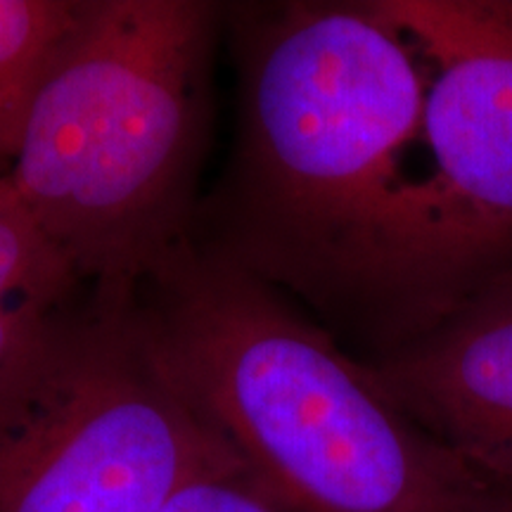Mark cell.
Here are the masks:
<instances>
[{
  "instance_id": "obj_1",
  "label": "cell",
  "mask_w": 512,
  "mask_h": 512,
  "mask_svg": "<svg viewBox=\"0 0 512 512\" xmlns=\"http://www.w3.org/2000/svg\"><path fill=\"white\" fill-rule=\"evenodd\" d=\"M238 64L226 174L190 245L290 294L366 347L420 133L427 69L368 3L223 5Z\"/></svg>"
},
{
  "instance_id": "obj_2",
  "label": "cell",
  "mask_w": 512,
  "mask_h": 512,
  "mask_svg": "<svg viewBox=\"0 0 512 512\" xmlns=\"http://www.w3.org/2000/svg\"><path fill=\"white\" fill-rule=\"evenodd\" d=\"M185 401L294 512H512V494L422 430L287 294L190 242L136 287Z\"/></svg>"
},
{
  "instance_id": "obj_3",
  "label": "cell",
  "mask_w": 512,
  "mask_h": 512,
  "mask_svg": "<svg viewBox=\"0 0 512 512\" xmlns=\"http://www.w3.org/2000/svg\"><path fill=\"white\" fill-rule=\"evenodd\" d=\"M223 5L79 0L50 50L8 181L88 287L136 290L190 242Z\"/></svg>"
},
{
  "instance_id": "obj_4",
  "label": "cell",
  "mask_w": 512,
  "mask_h": 512,
  "mask_svg": "<svg viewBox=\"0 0 512 512\" xmlns=\"http://www.w3.org/2000/svg\"><path fill=\"white\" fill-rule=\"evenodd\" d=\"M427 69L373 318V361L512 273V3L373 0Z\"/></svg>"
},
{
  "instance_id": "obj_5",
  "label": "cell",
  "mask_w": 512,
  "mask_h": 512,
  "mask_svg": "<svg viewBox=\"0 0 512 512\" xmlns=\"http://www.w3.org/2000/svg\"><path fill=\"white\" fill-rule=\"evenodd\" d=\"M133 294L91 287L0 411V512H157L240 463L159 366Z\"/></svg>"
},
{
  "instance_id": "obj_6",
  "label": "cell",
  "mask_w": 512,
  "mask_h": 512,
  "mask_svg": "<svg viewBox=\"0 0 512 512\" xmlns=\"http://www.w3.org/2000/svg\"><path fill=\"white\" fill-rule=\"evenodd\" d=\"M366 363L422 430L512 494V273Z\"/></svg>"
},
{
  "instance_id": "obj_7",
  "label": "cell",
  "mask_w": 512,
  "mask_h": 512,
  "mask_svg": "<svg viewBox=\"0 0 512 512\" xmlns=\"http://www.w3.org/2000/svg\"><path fill=\"white\" fill-rule=\"evenodd\" d=\"M88 290L0 176V411Z\"/></svg>"
},
{
  "instance_id": "obj_8",
  "label": "cell",
  "mask_w": 512,
  "mask_h": 512,
  "mask_svg": "<svg viewBox=\"0 0 512 512\" xmlns=\"http://www.w3.org/2000/svg\"><path fill=\"white\" fill-rule=\"evenodd\" d=\"M76 5L79 0H0V176L8 174L31 93Z\"/></svg>"
},
{
  "instance_id": "obj_9",
  "label": "cell",
  "mask_w": 512,
  "mask_h": 512,
  "mask_svg": "<svg viewBox=\"0 0 512 512\" xmlns=\"http://www.w3.org/2000/svg\"><path fill=\"white\" fill-rule=\"evenodd\" d=\"M157 512H294L242 463L192 479Z\"/></svg>"
}]
</instances>
